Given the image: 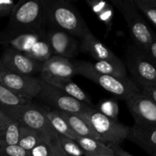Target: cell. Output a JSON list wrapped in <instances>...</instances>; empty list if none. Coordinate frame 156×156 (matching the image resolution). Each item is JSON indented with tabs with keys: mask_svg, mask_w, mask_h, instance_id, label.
Returning <instances> with one entry per match:
<instances>
[{
	"mask_svg": "<svg viewBox=\"0 0 156 156\" xmlns=\"http://www.w3.org/2000/svg\"><path fill=\"white\" fill-rule=\"evenodd\" d=\"M46 21L44 0H21L10 15L8 25L0 32V44L24 34H44Z\"/></svg>",
	"mask_w": 156,
	"mask_h": 156,
	"instance_id": "6da1fadb",
	"label": "cell"
},
{
	"mask_svg": "<svg viewBox=\"0 0 156 156\" xmlns=\"http://www.w3.org/2000/svg\"><path fill=\"white\" fill-rule=\"evenodd\" d=\"M46 21L79 40L90 30L79 11L66 0H44Z\"/></svg>",
	"mask_w": 156,
	"mask_h": 156,
	"instance_id": "7a4b0ae2",
	"label": "cell"
},
{
	"mask_svg": "<svg viewBox=\"0 0 156 156\" xmlns=\"http://www.w3.org/2000/svg\"><path fill=\"white\" fill-rule=\"evenodd\" d=\"M111 2L123 15L134 47L146 53L155 35L148 27L133 0H112Z\"/></svg>",
	"mask_w": 156,
	"mask_h": 156,
	"instance_id": "3957f363",
	"label": "cell"
},
{
	"mask_svg": "<svg viewBox=\"0 0 156 156\" xmlns=\"http://www.w3.org/2000/svg\"><path fill=\"white\" fill-rule=\"evenodd\" d=\"M1 110L10 118L16 120L21 125L41 133L53 143L59 140V135L51 125L45 108L30 103L18 108Z\"/></svg>",
	"mask_w": 156,
	"mask_h": 156,
	"instance_id": "277c9868",
	"label": "cell"
},
{
	"mask_svg": "<svg viewBox=\"0 0 156 156\" xmlns=\"http://www.w3.org/2000/svg\"><path fill=\"white\" fill-rule=\"evenodd\" d=\"M77 74L92 81L118 98L126 101L140 92V89L131 79H122L95 71L89 62H76Z\"/></svg>",
	"mask_w": 156,
	"mask_h": 156,
	"instance_id": "5b68a950",
	"label": "cell"
},
{
	"mask_svg": "<svg viewBox=\"0 0 156 156\" xmlns=\"http://www.w3.org/2000/svg\"><path fill=\"white\" fill-rule=\"evenodd\" d=\"M83 115L100 136L101 141L111 147L120 146L129 137V126H125L118 120L109 118L94 108Z\"/></svg>",
	"mask_w": 156,
	"mask_h": 156,
	"instance_id": "8992f818",
	"label": "cell"
},
{
	"mask_svg": "<svg viewBox=\"0 0 156 156\" xmlns=\"http://www.w3.org/2000/svg\"><path fill=\"white\" fill-rule=\"evenodd\" d=\"M126 61L127 70L140 90L156 87V66L144 52L134 46L129 47Z\"/></svg>",
	"mask_w": 156,
	"mask_h": 156,
	"instance_id": "52a82bcc",
	"label": "cell"
},
{
	"mask_svg": "<svg viewBox=\"0 0 156 156\" xmlns=\"http://www.w3.org/2000/svg\"><path fill=\"white\" fill-rule=\"evenodd\" d=\"M39 98L52 107L53 110L70 114H83L94 108L92 105L81 102L66 94L59 88L42 80V89Z\"/></svg>",
	"mask_w": 156,
	"mask_h": 156,
	"instance_id": "ba28073f",
	"label": "cell"
},
{
	"mask_svg": "<svg viewBox=\"0 0 156 156\" xmlns=\"http://www.w3.org/2000/svg\"><path fill=\"white\" fill-rule=\"evenodd\" d=\"M0 82L18 95L30 101L39 97L42 89L41 79L15 73L6 69L1 64Z\"/></svg>",
	"mask_w": 156,
	"mask_h": 156,
	"instance_id": "9c48e42d",
	"label": "cell"
},
{
	"mask_svg": "<svg viewBox=\"0 0 156 156\" xmlns=\"http://www.w3.org/2000/svg\"><path fill=\"white\" fill-rule=\"evenodd\" d=\"M0 64L6 69L23 76H33L42 72L43 64L34 60L27 54L11 47L3 50L0 56Z\"/></svg>",
	"mask_w": 156,
	"mask_h": 156,
	"instance_id": "30bf717a",
	"label": "cell"
},
{
	"mask_svg": "<svg viewBox=\"0 0 156 156\" xmlns=\"http://www.w3.org/2000/svg\"><path fill=\"white\" fill-rule=\"evenodd\" d=\"M135 123L156 124V104L141 91L126 101Z\"/></svg>",
	"mask_w": 156,
	"mask_h": 156,
	"instance_id": "8fae6325",
	"label": "cell"
},
{
	"mask_svg": "<svg viewBox=\"0 0 156 156\" xmlns=\"http://www.w3.org/2000/svg\"><path fill=\"white\" fill-rule=\"evenodd\" d=\"M46 38L50 43L54 55L69 59L75 57L80 51V43L77 38L62 30L52 29Z\"/></svg>",
	"mask_w": 156,
	"mask_h": 156,
	"instance_id": "7c38bea8",
	"label": "cell"
},
{
	"mask_svg": "<svg viewBox=\"0 0 156 156\" xmlns=\"http://www.w3.org/2000/svg\"><path fill=\"white\" fill-rule=\"evenodd\" d=\"M128 139L151 156L156 155V124L134 123L129 127Z\"/></svg>",
	"mask_w": 156,
	"mask_h": 156,
	"instance_id": "4fadbf2b",
	"label": "cell"
},
{
	"mask_svg": "<svg viewBox=\"0 0 156 156\" xmlns=\"http://www.w3.org/2000/svg\"><path fill=\"white\" fill-rule=\"evenodd\" d=\"M41 74L48 75L55 78L71 79L77 74L76 64L67 58L53 55L43 64Z\"/></svg>",
	"mask_w": 156,
	"mask_h": 156,
	"instance_id": "5bb4252c",
	"label": "cell"
},
{
	"mask_svg": "<svg viewBox=\"0 0 156 156\" xmlns=\"http://www.w3.org/2000/svg\"><path fill=\"white\" fill-rule=\"evenodd\" d=\"M80 51L89 54L96 61L118 59L111 49L93 35L91 30H88L80 39Z\"/></svg>",
	"mask_w": 156,
	"mask_h": 156,
	"instance_id": "9a60e30c",
	"label": "cell"
},
{
	"mask_svg": "<svg viewBox=\"0 0 156 156\" xmlns=\"http://www.w3.org/2000/svg\"><path fill=\"white\" fill-rule=\"evenodd\" d=\"M41 79L44 82L59 88L61 91H64L66 94L71 96L73 98L87 104V105H92L91 98L88 97V94L77 84L73 82L71 79H60V78L53 77V76H48V75L41 74Z\"/></svg>",
	"mask_w": 156,
	"mask_h": 156,
	"instance_id": "2e32d148",
	"label": "cell"
},
{
	"mask_svg": "<svg viewBox=\"0 0 156 156\" xmlns=\"http://www.w3.org/2000/svg\"><path fill=\"white\" fill-rule=\"evenodd\" d=\"M62 117L66 120L69 126L79 136L88 137L100 140V136L94 130L91 125L83 114H70L66 112H60Z\"/></svg>",
	"mask_w": 156,
	"mask_h": 156,
	"instance_id": "e0dca14e",
	"label": "cell"
},
{
	"mask_svg": "<svg viewBox=\"0 0 156 156\" xmlns=\"http://www.w3.org/2000/svg\"><path fill=\"white\" fill-rule=\"evenodd\" d=\"M91 63V67L95 71L102 74L122 79H128L127 69L126 66L120 59H108V60L96 61Z\"/></svg>",
	"mask_w": 156,
	"mask_h": 156,
	"instance_id": "ac0fdd59",
	"label": "cell"
},
{
	"mask_svg": "<svg viewBox=\"0 0 156 156\" xmlns=\"http://www.w3.org/2000/svg\"><path fill=\"white\" fill-rule=\"evenodd\" d=\"M42 141H50L47 136L33 129L20 124V136L18 141V146L22 147L25 150L30 151ZM58 142V141H57Z\"/></svg>",
	"mask_w": 156,
	"mask_h": 156,
	"instance_id": "d6986e66",
	"label": "cell"
},
{
	"mask_svg": "<svg viewBox=\"0 0 156 156\" xmlns=\"http://www.w3.org/2000/svg\"><path fill=\"white\" fill-rule=\"evenodd\" d=\"M47 115L58 135L76 140L79 136L73 131L62 114L56 110H47Z\"/></svg>",
	"mask_w": 156,
	"mask_h": 156,
	"instance_id": "ffe728a7",
	"label": "cell"
},
{
	"mask_svg": "<svg viewBox=\"0 0 156 156\" xmlns=\"http://www.w3.org/2000/svg\"><path fill=\"white\" fill-rule=\"evenodd\" d=\"M20 136V123L11 118L0 129V147L18 145Z\"/></svg>",
	"mask_w": 156,
	"mask_h": 156,
	"instance_id": "44dd1931",
	"label": "cell"
},
{
	"mask_svg": "<svg viewBox=\"0 0 156 156\" xmlns=\"http://www.w3.org/2000/svg\"><path fill=\"white\" fill-rule=\"evenodd\" d=\"M43 37L44 34H24L12 38L6 44L10 45L12 48L18 51L27 53L38 41L42 39Z\"/></svg>",
	"mask_w": 156,
	"mask_h": 156,
	"instance_id": "7402d4cb",
	"label": "cell"
},
{
	"mask_svg": "<svg viewBox=\"0 0 156 156\" xmlns=\"http://www.w3.org/2000/svg\"><path fill=\"white\" fill-rule=\"evenodd\" d=\"M76 141L83 149L85 154L115 153L113 148L111 147L109 145L95 139L78 136Z\"/></svg>",
	"mask_w": 156,
	"mask_h": 156,
	"instance_id": "603a6c76",
	"label": "cell"
},
{
	"mask_svg": "<svg viewBox=\"0 0 156 156\" xmlns=\"http://www.w3.org/2000/svg\"><path fill=\"white\" fill-rule=\"evenodd\" d=\"M30 103L31 101L18 95L0 82V109L18 108Z\"/></svg>",
	"mask_w": 156,
	"mask_h": 156,
	"instance_id": "cb8c5ba5",
	"label": "cell"
},
{
	"mask_svg": "<svg viewBox=\"0 0 156 156\" xmlns=\"http://www.w3.org/2000/svg\"><path fill=\"white\" fill-rule=\"evenodd\" d=\"M25 54L42 64L47 62L52 56L54 55L47 38H42L38 41L32 47L30 51Z\"/></svg>",
	"mask_w": 156,
	"mask_h": 156,
	"instance_id": "d4e9b609",
	"label": "cell"
},
{
	"mask_svg": "<svg viewBox=\"0 0 156 156\" xmlns=\"http://www.w3.org/2000/svg\"><path fill=\"white\" fill-rule=\"evenodd\" d=\"M59 142L63 152L69 156H85V152L74 140L59 135Z\"/></svg>",
	"mask_w": 156,
	"mask_h": 156,
	"instance_id": "484cf974",
	"label": "cell"
},
{
	"mask_svg": "<svg viewBox=\"0 0 156 156\" xmlns=\"http://www.w3.org/2000/svg\"><path fill=\"white\" fill-rule=\"evenodd\" d=\"M140 12L156 27V0H133Z\"/></svg>",
	"mask_w": 156,
	"mask_h": 156,
	"instance_id": "4316f807",
	"label": "cell"
},
{
	"mask_svg": "<svg viewBox=\"0 0 156 156\" xmlns=\"http://www.w3.org/2000/svg\"><path fill=\"white\" fill-rule=\"evenodd\" d=\"M59 140L56 143L42 141L30 152V156H56Z\"/></svg>",
	"mask_w": 156,
	"mask_h": 156,
	"instance_id": "83f0119b",
	"label": "cell"
},
{
	"mask_svg": "<svg viewBox=\"0 0 156 156\" xmlns=\"http://www.w3.org/2000/svg\"><path fill=\"white\" fill-rule=\"evenodd\" d=\"M98 111L109 118L117 120L119 114V106L117 102L115 101H104L99 105Z\"/></svg>",
	"mask_w": 156,
	"mask_h": 156,
	"instance_id": "f1b7e54d",
	"label": "cell"
},
{
	"mask_svg": "<svg viewBox=\"0 0 156 156\" xmlns=\"http://www.w3.org/2000/svg\"><path fill=\"white\" fill-rule=\"evenodd\" d=\"M0 155L2 156H30L29 151L25 150L18 145L0 147Z\"/></svg>",
	"mask_w": 156,
	"mask_h": 156,
	"instance_id": "f546056e",
	"label": "cell"
},
{
	"mask_svg": "<svg viewBox=\"0 0 156 156\" xmlns=\"http://www.w3.org/2000/svg\"><path fill=\"white\" fill-rule=\"evenodd\" d=\"M96 15L100 21L105 23V24L108 27V30H111V25H112V19L114 17V10H113L112 6L108 5L105 9L101 11Z\"/></svg>",
	"mask_w": 156,
	"mask_h": 156,
	"instance_id": "4dcf8cb0",
	"label": "cell"
},
{
	"mask_svg": "<svg viewBox=\"0 0 156 156\" xmlns=\"http://www.w3.org/2000/svg\"><path fill=\"white\" fill-rule=\"evenodd\" d=\"M17 3L12 0L0 1V18L12 15Z\"/></svg>",
	"mask_w": 156,
	"mask_h": 156,
	"instance_id": "1f68e13d",
	"label": "cell"
},
{
	"mask_svg": "<svg viewBox=\"0 0 156 156\" xmlns=\"http://www.w3.org/2000/svg\"><path fill=\"white\" fill-rule=\"evenodd\" d=\"M145 53L147 55L148 57L156 66V35L153 41H152V44H150V46H149V48L147 49Z\"/></svg>",
	"mask_w": 156,
	"mask_h": 156,
	"instance_id": "d6a6232c",
	"label": "cell"
},
{
	"mask_svg": "<svg viewBox=\"0 0 156 156\" xmlns=\"http://www.w3.org/2000/svg\"><path fill=\"white\" fill-rule=\"evenodd\" d=\"M140 91H141L143 94H146V96L150 98L156 104V87L143 88V89H141Z\"/></svg>",
	"mask_w": 156,
	"mask_h": 156,
	"instance_id": "836d02e7",
	"label": "cell"
},
{
	"mask_svg": "<svg viewBox=\"0 0 156 156\" xmlns=\"http://www.w3.org/2000/svg\"><path fill=\"white\" fill-rule=\"evenodd\" d=\"M10 117L6 115L1 109H0V129L2 128L10 120Z\"/></svg>",
	"mask_w": 156,
	"mask_h": 156,
	"instance_id": "e575fe53",
	"label": "cell"
},
{
	"mask_svg": "<svg viewBox=\"0 0 156 156\" xmlns=\"http://www.w3.org/2000/svg\"><path fill=\"white\" fill-rule=\"evenodd\" d=\"M113 149H114L115 154H117L118 156H133L131 155L130 153H129L128 152L125 151L124 149H122L120 146H114V147H112Z\"/></svg>",
	"mask_w": 156,
	"mask_h": 156,
	"instance_id": "d590c367",
	"label": "cell"
},
{
	"mask_svg": "<svg viewBox=\"0 0 156 156\" xmlns=\"http://www.w3.org/2000/svg\"><path fill=\"white\" fill-rule=\"evenodd\" d=\"M85 156H118L115 153H104V154H85Z\"/></svg>",
	"mask_w": 156,
	"mask_h": 156,
	"instance_id": "8d00e7d4",
	"label": "cell"
},
{
	"mask_svg": "<svg viewBox=\"0 0 156 156\" xmlns=\"http://www.w3.org/2000/svg\"><path fill=\"white\" fill-rule=\"evenodd\" d=\"M56 156H69L63 152V150H62V148H61L60 144H59V145H58V148H57V151H56Z\"/></svg>",
	"mask_w": 156,
	"mask_h": 156,
	"instance_id": "74e56055",
	"label": "cell"
},
{
	"mask_svg": "<svg viewBox=\"0 0 156 156\" xmlns=\"http://www.w3.org/2000/svg\"><path fill=\"white\" fill-rule=\"evenodd\" d=\"M0 156H2V155H0Z\"/></svg>",
	"mask_w": 156,
	"mask_h": 156,
	"instance_id": "f35d334b",
	"label": "cell"
},
{
	"mask_svg": "<svg viewBox=\"0 0 156 156\" xmlns=\"http://www.w3.org/2000/svg\"><path fill=\"white\" fill-rule=\"evenodd\" d=\"M154 156H156V155H154Z\"/></svg>",
	"mask_w": 156,
	"mask_h": 156,
	"instance_id": "ab89813d",
	"label": "cell"
}]
</instances>
